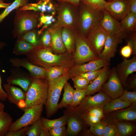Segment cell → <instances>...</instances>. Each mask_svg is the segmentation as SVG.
<instances>
[{"label":"cell","instance_id":"6da1fadb","mask_svg":"<svg viewBox=\"0 0 136 136\" xmlns=\"http://www.w3.org/2000/svg\"><path fill=\"white\" fill-rule=\"evenodd\" d=\"M51 47L42 45L35 47L25 55L32 63L47 69L52 66H60L70 69L75 65L72 53L67 51L59 54L53 53Z\"/></svg>","mask_w":136,"mask_h":136},{"label":"cell","instance_id":"7a4b0ae2","mask_svg":"<svg viewBox=\"0 0 136 136\" xmlns=\"http://www.w3.org/2000/svg\"><path fill=\"white\" fill-rule=\"evenodd\" d=\"M66 116L67 127L66 136H80L90 135L86 121V112L79 106L67 107L63 111Z\"/></svg>","mask_w":136,"mask_h":136},{"label":"cell","instance_id":"3957f363","mask_svg":"<svg viewBox=\"0 0 136 136\" xmlns=\"http://www.w3.org/2000/svg\"><path fill=\"white\" fill-rule=\"evenodd\" d=\"M71 78L68 70L57 79L48 82V96L45 105L47 118L50 117L58 111V102L62 89L65 83Z\"/></svg>","mask_w":136,"mask_h":136},{"label":"cell","instance_id":"277c9868","mask_svg":"<svg viewBox=\"0 0 136 136\" xmlns=\"http://www.w3.org/2000/svg\"><path fill=\"white\" fill-rule=\"evenodd\" d=\"M48 82L46 79H33L25 92V107L24 111L40 104L45 105L47 99Z\"/></svg>","mask_w":136,"mask_h":136},{"label":"cell","instance_id":"5b68a950","mask_svg":"<svg viewBox=\"0 0 136 136\" xmlns=\"http://www.w3.org/2000/svg\"><path fill=\"white\" fill-rule=\"evenodd\" d=\"M78 7L77 31L85 37L91 28L99 24L103 17V11L93 9L81 2Z\"/></svg>","mask_w":136,"mask_h":136},{"label":"cell","instance_id":"8992f818","mask_svg":"<svg viewBox=\"0 0 136 136\" xmlns=\"http://www.w3.org/2000/svg\"><path fill=\"white\" fill-rule=\"evenodd\" d=\"M30 11L17 9L12 33L14 38L19 37L36 27L37 15L34 12Z\"/></svg>","mask_w":136,"mask_h":136},{"label":"cell","instance_id":"52a82bcc","mask_svg":"<svg viewBox=\"0 0 136 136\" xmlns=\"http://www.w3.org/2000/svg\"><path fill=\"white\" fill-rule=\"evenodd\" d=\"M60 3V4L58 7L57 20L53 27H66L77 31L78 7L74 10L77 7L74 9L75 6L67 2Z\"/></svg>","mask_w":136,"mask_h":136},{"label":"cell","instance_id":"ba28073f","mask_svg":"<svg viewBox=\"0 0 136 136\" xmlns=\"http://www.w3.org/2000/svg\"><path fill=\"white\" fill-rule=\"evenodd\" d=\"M75 50L72 53L75 65L85 63L98 57L92 51L85 36L77 32L75 39Z\"/></svg>","mask_w":136,"mask_h":136},{"label":"cell","instance_id":"9c48e42d","mask_svg":"<svg viewBox=\"0 0 136 136\" xmlns=\"http://www.w3.org/2000/svg\"><path fill=\"white\" fill-rule=\"evenodd\" d=\"M107 35L106 32L98 24L91 28L85 36L91 48L98 56L103 50Z\"/></svg>","mask_w":136,"mask_h":136},{"label":"cell","instance_id":"30bf717a","mask_svg":"<svg viewBox=\"0 0 136 136\" xmlns=\"http://www.w3.org/2000/svg\"><path fill=\"white\" fill-rule=\"evenodd\" d=\"M44 105L40 104L25 111L21 117L12 123L9 131L15 130L32 125L41 117Z\"/></svg>","mask_w":136,"mask_h":136},{"label":"cell","instance_id":"8fae6325","mask_svg":"<svg viewBox=\"0 0 136 136\" xmlns=\"http://www.w3.org/2000/svg\"><path fill=\"white\" fill-rule=\"evenodd\" d=\"M108 78L107 81L103 84L101 90L112 99L120 97L124 89L117 75L115 67L111 70Z\"/></svg>","mask_w":136,"mask_h":136},{"label":"cell","instance_id":"7c38bea8","mask_svg":"<svg viewBox=\"0 0 136 136\" xmlns=\"http://www.w3.org/2000/svg\"><path fill=\"white\" fill-rule=\"evenodd\" d=\"M131 0H109L105 10L118 21L123 19L130 12Z\"/></svg>","mask_w":136,"mask_h":136},{"label":"cell","instance_id":"4fadbf2b","mask_svg":"<svg viewBox=\"0 0 136 136\" xmlns=\"http://www.w3.org/2000/svg\"><path fill=\"white\" fill-rule=\"evenodd\" d=\"M9 62L12 66L16 67H22L26 69L33 79H47V70L33 64L29 61L26 58H11Z\"/></svg>","mask_w":136,"mask_h":136},{"label":"cell","instance_id":"5bb4252c","mask_svg":"<svg viewBox=\"0 0 136 136\" xmlns=\"http://www.w3.org/2000/svg\"><path fill=\"white\" fill-rule=\"evenodd\" d=\"M103 11V17L99 25L108 34L119 36L123 39L127 38L128 36L122 29L120 22L105 10Z\"/></svg>","mask_w":136,"mask_h":136},{"label":"cell","instance_id":"9a60e30c","mask_svg":"<svg viewBox=\"0 0 136 136\" xmlns=\"http://www.w3.org/2000/svg\"><path fill=\"white\" fill-rule=\"evenodd\" d=\"M11 74L7 78V83L20 87L25 92L33 79L30 74L19 68L12 69Z\"/></svg>","mask_w":136,"mask_h":136},{"label":"cell","instance_id":"2e32d148","mask_svg":"<svg viewBox=\"0 0 136 136\" xmlns=\"http://www.w3.org/2000/svg\"><path fill=\"white\" fill-rule=\"evenodd\" d=\"M95 95H86L78 106L86 112L94 107L103 108L112 99L103 91H100Z\"/></svg>","mask_w":136,"mask_h":136},{"label":"cell","instance_id":"e0dca14e","mask_svg":"<svg viewBox=\"0 0 136 136\" xmlns=\"http://www.w3.org/2000/svg\"><path fill=\"white\" fill-rule=\"evenodd\" d=\"M110 64L104 59L98 58L87 63L75 65L69 69L68 72L71 78L90 71L100 69Z\"/></svg>","mask_w":136,"mask_h":136},{"label":"cell","instance_id":"ac0fdd59","mask_svg":"<svg viewBox=\"0 0 136 136\" xmlns=\"http://www.w3.org/2000/svg\"><path fill=\"white\" fill-rule=\"evenodd\" d=\"M117 75L124 88L127 86V81L129 76L136 71V56L134 55L131 59L124 58L115 67Z\"/></svg>","mask_w":136,"mask_h":136},{"label":"cell","instance_id":"d6986e66","mask_svg":"<svg viewBox=\"0 0 136 136\" xmlns=\"http://www.w3.org/2000/svg\"><path fill=\"white\" fill-rule=\"evenodd\" d=\"M123 39L119 36L108 34L103 49L98 57L109 63L111 58L115 55L118 44Z\"/></svg>","mask_w":136,"mask_h":136},{"label":"cell","instance_id":"ffe728a7","mask_svg":"<svg viewBox=\"0 0 136 136\" xmlns=\"http://www.w3.org/2000/svg\"><path fill=\"white\" fill-rule=\"evenodd\" d=\"M3 87L8 94L7 99L9 101L23 110L25 106V92L20 88L9 83L4 84Z\"/></svg>","mask_w":136,"mask_h":136},{"label":"cell","instance_id":"44dd1931","mask_svg":"<svg viewBox=\"0 0 136 136\" xmlns=\"http://www.w3.org/2000/svg\"><path fill=\"white\" fill-rule=\"evenodd\" d=\"M111 71L109 65L105 66L103 71L85 89L86 95H91L101 91L102 87L108 78Z\"/></svg>","mask_w":136,"mask_h":136},{"label":"cell","instance_id":"7402d4cb","mask_svg":"<svg viewBox=\"0 0 136 136\" xmlns=\"http://www.w3.org/2000/svg\"><path fill=\"white\" fill-rule=\"evenodd\" d=\"M48 30L51 35V48L52 50L58 54L67 51L62 39V28L53 27Z\"/></svg>","mask_w":136,"mask_h":136},{"label":"cell","instance_id":"603a6c76","mask_svg":"<svg viewBox=\"0 0 136 136\" xmlns=\"http://www.w3.org/2000/svg\"><path fill=\"white\" fill-rule=\"evenodd\" d=\"M77 32L68 27L62 28L61 35L63 43L67 51L72 54L75 50V36Z\"/></svg>","mask_w":136,"mask_h":136},{"label":"cell","instance_id":"cb8c5ba5","mask_svg":"<svg viewBox=\"0 0 136 136\" xmlns=\"http://www.w3.org/2000/svg\"><path fill=\"white\" fill-rule=\"evenodd\" d=\"M132 104L127 108L114 112L113 114L114 120L118 121H135L136 104Z\"/></svg>","mask_w":136,"mask_h":136},{"label":"cell","instance_id":"d4e9b609","mask_svg":"<svg viewBox=\"0 0 136 136\" xmlns=\"http://www.w3.org/2000/svg\"><path fill=\"white\" fill-rule=\"evenodd\" d=\"M19 9L21 10L40 11L43 13L50 12L54 9V6L50 0H40L37 3H27Z\"/></svg>","mask_w":136,"mask_h":136},{"label":"cell","instance_id":"484cf974","mask_svg":"<svg viewBox=\"0 0 136 136\" xmlns=\"http://www.w3.org/2000/svg\"><path fill=\"white\" fill-rule=\"evenodd\" d=\"M131 103L124 101L119 97L112 99L103 108L104 113L108 114L126 108L131 105Z\"/></svg>","mask_w":136,"mask_h":136},{"label":"cell","instance_id":"4316f807","mask_svg":"<svg viewBox=\"0 0 136 136\" xmlns=\"http://www.w3.org/2000/svg\"><path fill=\"white\" fill-rule=\"evenodd\" d=\"M120 22L122 29L127 35L136 31V14L129 12Z\"/></svg>","mask_w":136,"mask_h":136},{"label":"cell","instance_id":"83f0119b","mask_svg":"<svg viewBox=\"0 0 136 136\" xmlns=\"http://www.w3.org/2000/svg\"><path fill=\"white\" fill-rule=\"evenodd\" d=\"M41 119L43 128L48 131L53 128L65 126L67 123L66 117L64 115L55 119H49L42 117Z\"/></svg>","mask_w":136,"mask_h":136},{"label":"cell","instance_id":"f1b7e54d","mask_svg":"<svg viewBox=\"0 0 136 136\" xmlns=\"http://www.w3.org/2000/svg\"><path fill=\"white\" fill-rule=\"evenodd\" d=\"M64 93L60 102L58 104V109L66 108L71 103L75 90L67 82L65 84L63 88Z\"/></svg>","mask_w":136,"mask_h":136},{"label":"cell","instance_id":"f546056e","mask_svg":"<svg viewBox=\"0 0 136 136\" xmlns=\"http://www.w3.org/2000/svg\"><path fill=\"white\" fill-rule=\"evenodd\" d=\"M35 47L29 43L19 37L16 42L13 53L17 55H25Z\"/></svg>","mask_w":136,"mask_h":136},{"label":"cell","instance_id":"4dcf8cb0","mask_svg":"<svg viewBox=\"0 0 136 136\" xmlns=\"http://www.w3.org/2000/svg\"><path fill=\"white\" fill-rule=\"evenodd\" d=\"M12 122V118L9 114L0 112V136H5Z\"/></svg>","mask_w":136,"mask_h":136},{"label":"cell","instance_id":"1f68e13d","mask_svg":"<svg viewBox=\"0 0 136 136\" xmlns=\"http://www.w3.org/2000/svg\"><path fill=\"white\" fill-rule=\"evenodd\" d=\"M120 136H129L135 132V125L132 123L114 120Z\"/></svg>","mask_w":136,"mask_h":136},{"label":"cell","instance_id":"d6a6232c","mask_svg":"<svg viewBox=\"0 0 136 136\" xmlns=\"http://www.w3.org/2000/svg\"><path fill=\"white\" fill-rule=\"evenodd\" d=\"M28 0H15L14 1L5 8L0 14V24L10 13L15 9L22 7L28 3Z\"/></svg>","mask_w":136,"mask_h":136},{"label":"cell","instance_id":"836d02e7","mask_svg":"<svg viewBox=\"0 0 136 136\" xmlns=\"http://www.w3.org/2000/svg\"><path fill=\"white\" fill-rule=\"evenodd\" d=\"M69 70L60 66L51 67L47 70V79L48 82L52 81L60 77Z\"/></svg>","mask_w":136,"mask_h":136},{"label":"cell","instance_id":"e575fe53","mask_svg":"<svg viewBox=\"0 0 136 136\" xmlns=\"http://www.w3.org/2000/svg\"><path fill=\"white\" fill-rule=\"evenodd\" d=\"M80 2L93 9L101 11L105 10L107 3L102 0H80Z\"/></svg>","mask_w":136,"mask_h":136},{"label":"cell","instance_id":"d590c367","mask_svg":"<svg viewBox=\"0 0 136 136\" xmlns=\"http://www.w3.org/2000/svg\"><path fill=\"white\" fill-rule=\"evenodd\" d=\"M86 96L85 89H76L74 90L72 102L67 107H74L78 106Z\"/></svg>","mask_w":136,"mask_h":136},{"label":"cell","instance_id":"8d00e7d4","mask_svg":"<svg viewBox=\"0 0 136 136\" xmlns=\"http://www.w3.org/2000/svg\"><path fill=\"white\" fill-rule=\"evenodd\" d=\"M41 117L31 126H30L25 133V136H40L43 128Z\"/></svg>","mask_w":136,"mask_h":136},{"label":"cell","instance_id":"74e56055","mask_svg":"<svg viewBox=\"0 0 136 136\" xmlns=\"http://www.w3.org/2000/svg\"><path fill=\"white\" fill-rule=\"evenodd\" d=\"M108 124L107 122L100 121L90 126L89 131L91 134L97 136H103L106 126Z\"/></svg>","mask_w":136,"mask_h":136},{"label":"cell","instance_id":"f35d334b","mask_svg":"<svg viewBox=\"0 0 136 136\" xmlns=\"http://www.w3.org/2000/svg\"><path fill=\"white\" fill-rule=\"evenodd\" d=\"M19 37L29 43L35 47L40 45L36 34L33 31H28Z\"/></svg>","mask_w":136,"mask_h":136},{"label":"cell","instance_id":"ab89813d","mask_svg":"<svg viewBox=\"0 0 136 136\" xmlns=\"http://www.w3.org/2000/svg\"><path fill=\"white\" fill-rule=\"evenodd\" d=\"M76 89H85L90 83L85 78L78 76H74L71 78Z\"/></svg>","mask_w":136,"mask_h":136},{"label":"cell","instance_id":"60d3db41","mask_svg":"<svg viewBox=\"0 0 136 136\" xmlns=\"http://www.w3.org/2000/svg\"><path fill=\"white\" fill-rule=\"evenodd\" d=\"M119 97L122 100L130 102L132 104L136 103V91H129L124 89L122 94Z\"/></svg>","mask_w":136,"mask_h":136},{"label":"cell","instance_id":"b9f144b4","mask_svg":"<svg viewBox=\"0 0 136 136\" xmlns=\"http://www.w3.org/2000/svg\"><path fill=\"white\" fill-rule=\"evenodd\" d=\"M105 67V66L99 70L90 71L77 76L85 78L90 83L94 80L103 71Z\"/></svg>","mask_w":136,"mask_h":136},{"label":"cell","instance_id":"7bdbcfd3","mask_svg":"<svg viewBox=\"0 0 136 136\" xmlns=\"http://www.w3.org/2000/svg\"><path fill=\"white\" fill-rule=\"evenodd\" d=\"M103 136H120V135L114 123L108 124L105 128Z\"/></svg>","mask_w":136,"mask_h":136},{"label":"cell","instance_id":"ee69618b","mask_svg":"<svg viewBox=\"0 0 136 136\" xmlns=\"http://www.w3.org/2000/svg\"><path fill=\"white\" fill-rule=\"evenodd\" d=\"M49 131L50 136H66L67 129L65 126L52 129Z\"/></svg>","mask_w":136,"mask_h":136},{"label":"cell","instance_id":"f6af8a7d","mask_svg":"<svg viewBox=\"0 0 136 136\" xmlns=\"http://www.w3.org/2000/svg\"><path fill=\"white\" fill-rule=\"evenodd\" d=\"M128 37L127 43L131 46L132 49V54L136 55V31L131 33Z\"/></svg>","mask_w":136,"mask_h":136},{"label":"cell","instance_id":"bcb514c9","mask_svg":"<svg viewBox=\"0 0 136 136\" xmlns=\"http://www.w3.org/2000/svg\"><path fill=\"white\" fill-rule=\"evenodd\" d=\"M90 114L102 119L104 117L103 108L99 107H94L89 109L86 112Z\"/></svg>","mask_w":136,"mask_h":136},{"label":"cell","instance_id":"7dc6e473","mask_svg":"<svg viewBox=\"0 0 136 136\" xmlns=\"http://www.w3.org/2000/svg\"><path fill=\"white\" fill-rule=\"evenodd\" d=\"M29 126H28L15 130L9 131L6 134L5 136H25V133Z\"/></svg>","mask_w":136,"mask_h":136},{"label":"cell","instance_id":"c3c4849f","mask_svg":"<svg viewBox=\"0 0 136 136\" xmlns=\"http://www.w3.org/2000/svg\"><path fill=\"white\" fill-rule=\"evenodd\" d=\"M51 37L48 29L44 34L41 39L42 45L46 47L51 48Z\"/></svg>","mask_w":136,"mask_h":136},{"label":"cell","instance_id":"681fc988","mask_svg":"<svg viewBox=\"0 0 136 136\" xmlns=\"http://www.w3.org/2000/svg\"><path fill=\"white\" fill-rule=\"evenodd\" d=\"M121 55L124 58L129 57L132 54V49L130 45L127 43L126 45L123 47L120 51Z\"/></svg>","mask_w":136,"mask_h":136},{"label":"cell","instance_id":"f907efd6","mask_svg":"<svg viewBox=\"0 0 136 136\" xmlns=\"http://www.w3.org/2000/svg\"><path fill=\"white\" fill-rule=\"evenodd\" d=\"M101 119L88 114L86 112V122L88 126L95 124L101 121Z\"/></svg>","mask_w":136,"mask_h":136},{"label":"cell","instance_id":"816d5d0a","mask_svg":"<svg viewBox=\"0 0 136 136\" xmlns=\"http://www.w3.org/2000/svg\"><path fill=\"white\" fill-rule=\"evenodd\" d=\"M53 18V17L52 15H45L42 14L40 19V23L38 25V27H40L47 21L52 19Z\"/></svg>","mask_w":136,"mask_h":136},{"label":"cell","instance_id":"f5cc1de1","mask_svg":"<svg viewBox=\"0 0 136 136\" xmlns=\"http://www.w3.org/2000/svg\"><path fill=\"white\" fill-rule=\"evenodd\" d=\"M1 63L0 60V68ZM8 95L7 93L3 89L2 86V80L0 75V100L5 101L7 99Z\"/></svg>","mask_w":136,"mask_h":136},{"label":"cell","instance_id":"db71d44e","mask_svg":"<svg viewBox=\"0 0 136 136\" xmlns=\"http://www.w3.org/2000/svg\"><path fill=\"white\" fill-rule=\"evenodd\" d=\"M136 88V76L135 75L130 80L128 89L135 90Z\"/></svg>","mask_w":136,"mask_h":136},{"label":"cell","instance_id":"11a10c76","mask_svg":"<svg viewBox=\"0 0 136 136\" xmlns=\"http://www.w3.org/2000/svg\"><path fill=\"white\" fill-rule=\"evenodd\" d=\"M60 2H67L71 3L75 6L78 7L80 2V0H56Z\"/></svg>","mask_w":136,"mask_h":136},{"label":"cell","instance_id":"9f6ffc18","mask_svg":"<svg viewBox=\"0 0 136 136\" xmlns=\"http://www.w3.org/2000/svg\"><path fill=\"white\" fill-rule=\"evenodd\" d=\"M129 12L136 14V0H131Z\"/></svg>","mask_w":136,"mask_h":136},{"label":"cell","instance_id":"6f0895ef","mask_svg":"<svg viewBox=\"0 0 136 136\" xmlns=\"http://www.w3.org/2000/svg\"><path fill=\"white\" fill-rule=\"evenodd\" d=\"M40 136H50V135L49 131L42 128L41 130Z\"/></svg>","mask_w":136,"mask_h":136},{"label":"cell","instance_id":"680465c9","mask_svg":"<svg viewBox=\"0 0 136 136\" xmlns=\"http://www.w3.org/2000/svg\"><path fill=\"white\" fill-rule=\"evenodd\" d=\"M11 3H5L3 2V1L0 0V8H5L10 5Z\"/></svg>","mask_w":136,"mask_h":136},{"label":"cell","instance_id":"91938a15","mask_svg":"<svg viewBox=\"0 0 136 136\" xmlns=\"http://www.w3.org/2000/svg\"><path fill=\"white\" fill-rule=\"evenodd\" d=\"M6 45V44L5 42L1 41H0V50L2 49Z\"/></svg>","mask_w":136,"mask_h":136},{"label":"cell","instance_id":"94428289","mask_svg":"<svg viewBox=\"0 0 136 136\" xmlns=\"http://www.w3.org/2000/svg\"><path fill=\"white\" fill-rule=\"evenodd\" d=\"M4 104L0 101V112L4 111Z\"/></svg>","mask_w":136,"mask_h":136},{"label":"cell","instance_id":"6125c7cd","mask_svg":"<svg viewBox=\"0 0 136 136\" xmlns=\"http://www.w3.org/2000/svg\"><path fill=\"white\" fill-rule=\"evenodd\" d=\"M2 0V1H4V0Z\"/></svg>","mask_w":136,"mask_h":136},{"label":"cell","instance_id":"be15d7a7","mask_svg":"<svg viewBox=\"0 0 136 136\" xmlns=\"http://www.w3.org/2000/svg\"><path fill=\"white\" fill-rule=\"evenodd\" d=\"M102 0L105 1V0Z\"/></svg>","mask_w":136,"mask_h":136},{"label":"cell","instance_id":"e7e4bbea","mask_svg":"<svg viewBox=\"0 0 136 136\" xmlns=\"http://www.w3.org/2000/svg\"></svg>","mask_w":136,"mask_h":136}]
</instances>
